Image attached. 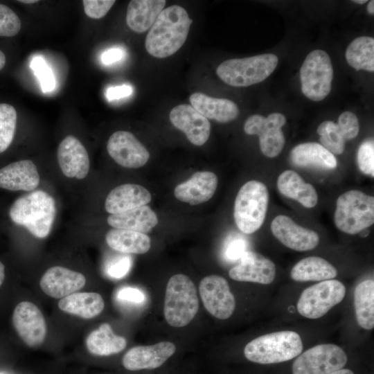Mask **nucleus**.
I'll return each mask as SVG.
<instances>
[{
  "instance_id": "nucleus-2",
  "label": "nucleus",
  "mask_w": 374,
  "mask_h": 374,
  "mask_svg": "<svg viewBox=\"0 0 374 374\" xmlns=\"http://www.w3.org/2000/svg\"><path fill=\"white\" fill-rule=\"evenodd\" d=\"M56 213L53 197L44 190H35L16 199L8 215L14 224L25 227L34 237L43 239L51 233Z\"/></svg>"
},
{
  "instance_id": "nucleus-5",
  "label": "nucleus",
  "mask_w": 374,
  "mask_h": 374,
  "mask_svg": "<svg viewBox=\"0 0 374 374\" xmlns=\"http://www.w3.org/2000/svg\"><path fill=\"white\" fill-rule=\"evenodd\" d=\"M278 62V57L272 53L229 59L217 66L216 74L229 85L248 87L265 80L275 70Z\"/></svg>"
},
{
  "instance_id": "nucleus-12",
  "label": "nucleus",
  "mask_w": 374,
  "mask_h": 374,
  "mask_svg": "<svg viewBox=\"0 0 374 374\" xmlns=\"http://www.w3.org/2000/svg\"><path fill=\"white\" fill-rule=\"evenodd\" d=\"M201 299L206 310L219 319H227L235 308V300L227 280L221 276L209 275L199 286Z\"/></svg>"
},
{
  "instance_id": "nucleus-43",
  "label": "nucleus",
  "mask_w": 374,
  "mask_h": 374,
  "mask_svg": "<svg viewBox=\"0 0 374 374\" xmlns=\"http://www.w3.org/2000/svg\"><path fill=\"white\" fill-rule=\"evenodd\" d=\"M116 299L121 301L141 304L144 302L145 296L139 288L123 287L117 292Z\"/></svg>"
},
{
  "instance_id": "nucleus-34",
  "label": "nucleus",
  "mask_w": 374,
  "mask_h": 374,
  "mask_svg": "<svg viewBox=\"0 0 374 374\" xmlns=\"http://www.w3.org/2000/svg\"><path fill=\"white\" fill-rule=\"evenodd\" d=\"M354 307L358 325L370 330L374 328V281L359 283L354 291Z\"/></svg>"
},
{
  "instance_id": "nucleus-46",
  "label": "nucleus",
  "mask_w": 374,
  "mask_h": 374,
  "mask_svg": "<svg viewBox=\"0 0 374 374\" xmlns=\"http://www.w3.org/2000/svg\"><path fill=\"white\" fill-rule=\"evenodd\" d=\"M328 374H354V373L350 369L341 368V369L335 371L333 372H331Z\"/></svg>"
},
{
  "instance_id": "nucleus-20",
  "label": "nucleus",
  "mask_w": 374,
  "mask_h": 374,
  "mask_svg": "<svg viewBox=\"0 0 374 374\" xmlns=\"http://www.w3.org/2000/svg\"><path fill=\"white\" fill-rule=\"evenodd\" d=\"M170 341H161L150 346H137L130 348L123 357V365L129 371L154 369L161 366L175 352Z\"/></svg>"
},
{
  "instance_id": "nucleus-21",
  "label": "nucleus",
  "mask_w": 374,
  "mask_h": 374,
  "mask_svg": "<svg viewBox=\"0 0 374 374\" xmlns=\"http://www.w3.org/2000/svg\"><path fill=\"white\" fill-rule=\"evenodd\" d=\"M85 283L84 274L62 266L48 268L39 281L41 290L55 299L64 298L80 290Z\"/></svg>"
},
{
  "instance_id": "nucleus-13",
  "label": "nucleus",
  "mask_w": 374,
  "mask_h": 374,
  "mask_svg": "<svg viewBox=\"0 0 374 374\" xmlns=\"http://www.w3.org/2000/svg\"><path fill=\"white\" fill-rule=\"evenodd\" d=\"M12 323L19 337L29 347H37L44 341L47 332L46 321L33 303H18L13 312Z\"/></svg>"
},
{
  "instance_id": "nucleus-27",
  "label": "nucleus",
  "mask_w": 374,
  "mask_h": 374,
  "mask_svg": "<svg viewBox=\"0 0 374 374\" xmlns=\"http://www.w3.org/2000/svg\"><path fill=\"white\" fill-rule=\"evenodd\" d=\"M114 229L137 231H150L158 223V217L148 205L141 206L117 214H110L107 219Z\"/></svg>"
},
{
  "instance_id": "nucleus-35",
  "label": "nucleus",
  "mask_w": 374,
  "mask_h": 374,
  "mask_svg": "<svg viewBox=\"0 0 374 374\" xmlns=\"http://www.w3.org/2000/svg\"><path fill=\"white\" fill-rule=\"evenodd\" d=\"M348 64L357 71H374V39L362 36L353 40L345 54Z\"/></svg>"
},
{
  "instance_id": "nucleus-7",
  "label": "nucleus",
  "mask_w": 374,
  "mask_h": 374,
  "mask_svg": "<svg viewBox=\"0 0 374 374\" xmlns=\"http://www.w3.org/2000/svg\"><path fill=\"white\" fill-rule=\"evenodd\" d=\"M336 226L342 232L354 235L374 222V198L362 191L352 190L337 199L334 215Z\"/></svg>"
},
{
  "instance_id": "nucleus-24",
  "label": "nucleus",
  "mask_w": 374,
  "mask_h": 374,
  "mask_svg": "<svg viewBox=\"0 0 374 374\" xmlns=\"http://www.w3.org/2000/svg\"><path fill=\"white\" fill-rule=\"evenodd\" d=\"M152 199L150 193L143 186L124 184L113 188L105 201V209L109 214L121 213L147 205Z\"/></svg>"
},
{
  "instance_id": "nucleus-36",
  "label": "nucleus",
  "mask_w": 374,
  "mask_h": 374,
  "mask_svg": "<svg viewBox=\"0 0 374 374\" xmlns=\"http://www.w3.org/2000/svg\"><path fill=\"white\" fill-rule=\"evenodd\" d=\"M17 115L13 106L0 103V154L12 143L17 125Z\"/></svg>"
},
{
  "instance_id": "nucleus-1",
  "label": "nucleus",
  "mask_w": 374,
  "mask_h": 374,
  "mask_svg": "<svg viewBox=\"0 0 374 374\" xmlns=\"http://www.w3.org/2000/svg\"><path fill=\"white\" fill-rule=\"evenodd\" d=\"M192 23L183 7L172 5L164 8L146 36L147 52L157 58L175 54L185 43Z\"/></svg>"
},
{
  "instance_id": "nucleus-52",
  "label": "nucleus",
  "mask_w": 374,
  "mask_h": 374,
  "mask_svg": "<svg viewBox=\"0 0 374 374\" xmlns=\"http://www.w3.org/2000/svg\"><path fill=\"white\" fill-rule=\"evenodd\" d=\"M353 2L356 3H358V4H364L367 1L366 0H355V1H353Z\"/></svg>"
},
{
  "instance_id": "nucleus-10",
  "label": "nucleus",
  "mask_w": 374,
  "mask_h": 374,
  "mask_svg": "<svg viewBox=\"0 0 374 374\" xmlns=\"http://www.w3.org/2000/svg\"><path fill=\"white\" fill-rule=\"evenodd\" d=\"M348 360L345 351L332 344L317 345L294 360L292 374H328L343 368Z\"/></svg>"
},
{
  "instance_id": "nucleus-37",
  "label": "nucleus",
  "mask_w": 374,
  "mask_h": 374,
  "mask_svg": "<svg viewBox=\"0 0 374 374\" xmlns=\"http://www.w3.org/2000/svg\"><path fill=\"white\" fill-rule=\"evenodd\" d=\"M30 66L39 80L42 91H52L55 86V80L52 70L45 60L42 57H35L31 60Z\"/></svg>"
},
{
  "instance_id": "nucleus-51",
  "label": "nucleus",
  "mask_w": 374,
  "mask_h": 374,
  "mask_svg": "<svg viewBox=\"0 0 374 374\" xmlns=\"http://www.w3.org/2000/svg\"><path fill=\"white\" fill-rule=\"evenodd\" d=\"M359 233L362 237H366L369 233V231L367 229H365Z\"/></svg>"
},
{
  "instance_id": "nucleus-31",
  "label": "nucleus",
  "mask_w": 374,
  "mask_h": 374,
  "mask_svg": "<svg viewBox=\"0 0 374 374\" xmlns=\"http://www.w3.org/2000/svg\"><path fill=\"white\" fill-rule=\"evenodd\" d=\"M105 241L109 247L123 253L143 254L151 247L150 238L145 233L114 228L105 234Z\"/></svg>"
},
{
  "instance_id": "nucleus-16",
  "label": "nucleus",
  "mask_w": 374,
  "mask_h": 374,
  "mask_svg": "<svg viewBox=\"0 0 374 374\" xmlns=\"http://www.w3.org/2000/svg\"><path fill=\"white\" fill-rule=\"evenodd\" d=\"M271 230L283 244L295 251L312 250L319 242V236L314 231L301 226L284 215L274 218Z\"/></svg>"
},
{
  "instance_id": "nucleus-32",
  "label": "nucleus",
  "mask_w": 374,
  "mask_h": 374,
  "mask_svg": "<svg viewBox=\"0 0 374 374\" xmlns=\"http://www.w3.org/2000/svg\"><path fill=\"white\" fill-rule=\"evenodd\" d=\"M86 346L90 353L97 356H108L121 352L127 346V340L114 333L107 323L101 324L93 330L86 339Z\"/></svg>"
},
{
  "instance_id": "nucleus-8",
  "label": "nucleus",
  "mask_w": 374,
  "mask_h": 374,
  "mask_svg": "<svg viewBox=\"0 0 374 374\" xmlns=\"http://www.w3.org/2000/svg\"><path fill=\"white\" fill-rule=\"evenodd\" d=\"M333 69L328 54L322 50L308 53L301 67L303 93L313 101L323 100L330 92Z\"/></svg>"
},
{
  "instance_id": "nucleus-45",
  "label": "nucleus",
  "mask_w": 374,
  "mask_h": 374,
  "mask_svg": "<svg viewBox=\"0 0 374 374\" xmlns=\"http://www.w3.org/2000/svg\"><path fill=\"white\" fill-rule=\"evenodd\" d=\"M124 56L123 49L120 47H112L103 52L101 60L104 64L109 65L120 61Z\"/></svg>"
},
{
  "instance_id": "nucleus-19",
  "label": "nucleus",
  "mask_w": 374,
  "mask_h": 374,
  "mask_svg": "<svg viewBox=\"0 0 374 374\" xmlns=\"http://www.w3.org/2000/svg\"><path fill=\"white\" fill-rule=\"evenodd\" d=\"M169 117L172 124L183 132L193 145L201 146L208 141L211 124L191 105L181 104L175 107L170 111Z\"/></svg>"
},
{
  "instance_id": "nucleus-23",
  "label": "nucleus",
  "mask_w": 374,
  "mask_h": 374,
  "mask_svg": "<svg viewBox=\"0 0 374 374\" xmlns=\"http://www.w3.org/2000/svg\"><path fill=\"white\" fill-rule=\"evenodd\" d=\"M216 175L210 171L195 172L187 181L177 185L174 190L175 197L190 205H197L208 201L217 186Z\"/></svg>"
},
{
  "instance_id": "nucleus-44",
  "label": "nucleus",
  "mask_w": 374,
  "mask_h": 374,
  "mask_svg": "<svg viewBox=\"0 0 374 374\" xmlns=\"http://www.w3.org/2000/svg\"><path fill=\"white\" fill-rule=\"evenodd\" d=\"M133 93V88L129 84H122L109 87L105 96L109 100H118L130 96Z\"/></svg>"
},
{
  "instance_id": "nucleus-39",
  "label": "nucleus",
  "mask_w": 374,
  "mask_h": 374,
  "mask_svg": "<svg viewBox=\"0 0 374 374\" xmlns=\"http://www.w3.org/2000/svg\"><path fill=\"white\" fill-rule=\"evenodd\" d=\"M357 161L359 170L365 175L374 177V142L367 139L359 145Z\"/></svg>"
},
{
  "instance_id": "nucleus-30",
  "label": "nucleus",
  "mask_w": 374,
  "mask_h": 374,
  "mask_svg": "<svg viewBox=\"0 0 374 374\" xmlns=\"http://www.w3.org/2000/svg\"><path fill=\"white\" fill-rule=\"evenodd\" d=\"M59 308L83 319H92L104 309L102 296L96 292H74L60 300Z\"/></svg>"
},
{
  "instance_id": "nucleus-17",
  "label": "nucleus",
  "mask_w": 374,
  "mask_h": 374,
  "mask_svg": "<svg viewBox=\"0 0 374 374\" xmlns=\"http://www.w3.org/2000/svg\"><path fill=\"white\" fill-rule=\"evenodd\" d=\"M59 167L67 178L83 179L89 174L90 160L81 141L73 135L66 136L57 151Z\"/></svg>"
},
{
  "instance_id": "nucleus-25",
  "label": "nucleus",
  "mask_w": 374,
  "mask_h": 374,
  "mask_svg": "<svg viewBox=\"0 0 374 374\" xmlns=\"http://www.w3.org/2000/svg\"><path fill=\"white\" fill-rule=\"evenodd\" d=\"M191 106L207 119L220 123H229L239 114L237 105L226 98L208 96L201 92L192 93L189 97Z\"/></svg>"
},
{
  "instance_id": "nucleus-14",
  "label": "nucleus",
  "mask_w": 374,
  "mask_h": 374,
  "mask_svg": "<svg viewBox=\"0 0 374 374\" xmlns=\"http://www.w3.org/2000/svg\"><path fill=\"white\" fill-rule=\"evenodd\" d=\"M107 150L116 163L127 168L142 167L150 158L145 147L128 131L114 132L108 139Z\"/></svg>"
},
{
  "instance_id": "nucleus-49",
  "label": "nucleus",
  "mask_w": 374,
  "mask_h": 374,
  "mask_svg": "<svg viewBox=\"0 0 374 374\" xmlns=\"http://www.w3.org/2000/svg\"><path fill=\"white\" fill-rule=\"evenodd\" d=\"M367 10L370 14L373 15V13H374V1H369V3H368V6H367Z\"/></svg>"
},
{
  "instance_id": "nucleus-50",
  "label": "nucleus",
  "mask_w": 374,
  "mask_h": 374,
  "mask_svg": "<svg viewBox=\"0 0 374 374\" xmlns=\"http://www.w3.org/2000/svg\"><path fill=\"white\" fill-rule=\"evenodd\" d=\"M19 1L24 3H34L38 2L39 1L37 0H20Z\"/></svg>"
},
{
  "instance_id": "nucleus-6",
  "label": "nucleus",
  "mask_w": 374,
  "mask_h": 374,
  "mask_svg": "<svg viewBox=\"0 0 374 374\" xmlns=\"http://www.w3.org/2000/svg\"><path fill=\"white\" fill-rule=\"evenodd\" d=\"M269 201L266 186L256 180L246 182L239 190L234 204L233 217L238 228L251 234L265 221Z\"/></svg>"
},
{
  "instance_id": "nucleus-15",
  "label": "nucleus",
  "mask_w": 374,
  "mask_h": 374,
  "mask_svg": "<svg viewBox=\"0 0 374 374\" xmlns=\"http://www.w3.org/2000/svg\"><path fill=\"white\" fill-rule=\"evenodd\" d=\"M359 131L358 118L351 112L341 114L337 123L331 121H323L317 130L320 136L321 145L332 154H336L344 152L346 141L355 138Z\"/></svg>"
},
{
  "instance_id": "nucleus-22",
  "label": "nucleus",
  "mask_w": 374,
  "mask_h": 374,
  "mask_svg": "<svg viewBox=\"0 0 374 374\" xmlns=\"http://www.w3.org/2000/svg\"><path fill=\"white\" fill-rule=\"evenodd\" d=\"M40 183L35 164L30 159L10 163L0 169V188L10 191L32 192Z\"/></svg>"
},
{
  "instance_id": "nucleus-41",
  "label": "nucleus",
  "mask_w": 374,
  "mask_h": 374,
  "mask_svg": "<svg viewBox=\"0 0 374 374\" xmlns=\"http://www.w3.org/2000/svg\"><path fill=\"white\" fill-rule=\"evenodd\" d=\"M131 266L132 260L130 256H120L109 262L106 271L111 278H122L129 272Z\"/></svg>"
},
{
  "instance_id": "nucleus-29",
  "label": "nucleus",
  "mask_w": 374,
  "mask_h": 374,
  "mask_svg": "<svg viewBox=\"0 0 374 374\" xmlns=\"http://www.w3.org/2000/svg\"><path fill=\"white\" fill-rule=\"evenodd\" d=\"M277 188L281 194L296 200L304 207L310 208L317 204L318 195L314 186L294 170H285L278 176Z\"/></svg>"
},
{
  "instance_id": "nucleus-28",
  "label": "nucleus",
  "mask_w": 374,
  "mask_h": 374,
  "mask_svg": "<svg viewBox=\"0 0 374 374\" xmlns=\"http://www.w3.org/2000/svg\"><path fill=\"white\" fill-rule=\"evenodd\" d=\"M165 0H132L127 8L126 23L129 28L139 33L152 26L164 9Z\"/></svg>"
},
{
  "instance_id": "nucleus-9",
  "label": "nucleus",
  "mask_w": 374,
  "mask_h": 374,
  "mask_svg": "<svg viewBox=\"0 0 374 374\" xmlns=\"http://www.w3.org/2000/svg\"><path fill=\"white\" fill-rule=\"evenodd\" d=\"M345 294L346 287L339 280L321 281L301 293L297 303L298 312L308 319H319L341 302Z\"/></svg>"
},
{
  "instance_id": "nucleus-47",
  "label": "nucleus",
  "mask_w": 374,
  "mask_h": 374,
  "mask_svg": "<svg viewBox=\"0 0 374 374\" xmlns=\"http://www.w3.org/2000/svg\"><path fill=\"white\" fill-rule=\"evenodd\" d=\"M5 278V266L0 260V286L2 285Z\"/></svg>"
},
{
  "instance_id": "nucleus-42",
  "label": "nucleus",
  "mask_w": 374,
  "mask_h": 374,
  "mask_svg": "<svg viewBox=\"0 0 374 374\" xmlns=\"http://www.w3.org/2000/svg\"><path fill=\"white\" fill-rule=\"evenodd\" d=\"M247 251V242L242 237H233L226 244L224 256L227 260L235 261L240 259Z\"/></svg>"
},
{
  "instance_id": "nucleus-4",
  "label": "nucleus",
  "mask_w": 374,
  "mask_h": 374,
  "mask_svg": "<svg viewBox=\"0 0 374 374\" xmlns=\"http://www.w3.org/2000/svg\"><path fill=\"white\" fill-rule=\"evenodd\" d=\"M199 309L196 287L186 275H173L168 281L163 305L167 323L173 327L187 326Z\"/></svg>"
},
{
  "instance_id": "nucleus-33",
  "label": "nucleus",
  "mask_w": 374,
  "mask_h": 374,
  "mask_svg": "<svg viewBox=\"0 0 374 374\" xmlns=\"http://www.w3.org/2000/svg\"><path fill=\"white\" fill-rule=\"evenodd\" d=\"M337 275V269L328 261L318 256H310L298 262L292 269L291 278L296 281H323Z\"/></svg>"
},
{
  "instance_id": "nucleus-40",
  "label": "nucleus",
  "mask_w": 374,
  "mask_h": 374,
  "mask_svg": "<svg viewBox=\"0 0 374 374\" xmlns=\"http://www.w3.org/2000/svg\"><path fill=\"white\" fill-rule=\"evenodd\" d=\"M115 2L114 0H83L82 4L87 16L98 19L106 15Z\"/></svg>"
},
{
  "instance_id": "nucleus-18",
  "label": "nucleus",
  "mask_w": 374,
  "mask_h": 374,
  "mask_svg": "<svg viewBox=\"0 0 374 374\" xmlns=\"http://www.w3.org/2000/svg\"><path fill=\"white\" fill-rule=\"evenodd\" d=\"M240 260V262L229 272L231 279L265 285L270 284L274 280L276 265L267 258L257 252L247 251Z\"/></svg>"
},
{
  "instance_id": "nucleus-11",
  "label": "nucleus",
  "mask_w": 374,
  "mask_h": 374,
  "mask_svg": "<svg viewBox=\"0 0 374 374\" xmlns=\"http://www.w3.org/2000/svg\"><path fill=\"white\" fill-rule=\"evenodd\" d=\"M286 123L285 116L280 113H272L267 117L260 114L249 116L244 124V131L259 137V145L266 157H277L283 150L285 137L281 128Z\"/></svg>"
},
{
  "instance_id": "nucleus-26",
  "label": "nucleus",
  "mask_w": 374,
  "mask_h": 374,
  "mask_svg": "<svg viewBox=\"0 0 374 374\" xmlns=\"http://www.w3.org/2000/svg\"><path fill=\"white\" fill-rule=\"evenodd\" d=\"M290 158L294 166L300 168L331 170L337 166L334 154L314 142L301 143L294 147Z\"/></svg>"
},
{
  "instance_id": "nucleus-3",
  "label": "nucleus",
  "mask_w": 374,
  "mask_h": 374,
  "mask_svg": "<svg viewBox=\"0 0 374 374\" xmlns=\"http://www.w3.org/2000/svg\"><path fill=\"white\" fill-rule=\"evenodd\" d=\"M300 335L291 330L274 332L255 338L244 348L245 357L252 362L269 364L286 362L303 350Z\"/></svg>"
},
{
  "instance_id": "nucleus-38",
  "label": "nucleus",
  "mask_w": 374,
  "mask_h": 374,
  "mask_svg": "<svg viewBox=\"0 0 374 374\" xmlns=\"http://www.w3.org/2000/svg\"><path fill=\"white\" fill-rule=\"evenodd\" d=\"M21 29L17 15L6 5L0 3V36L13 37Z\"/></svg>"
},
{
  "instance_id": "nucleus-48",
  "label": "nucleus",
  "mask_w": 374,
  "mask_h": 374,
  "mask_svg": "<svg viewBox=\"0 0 374 374\" xmlns=\"http://www.w3.org/2000/svg\"><path fill=\"white\" fill-rule=\"evenodd\" d=\"M6 59L4 53L0 50V71L4 67Z\"/></svg>"
}]
</instances>
